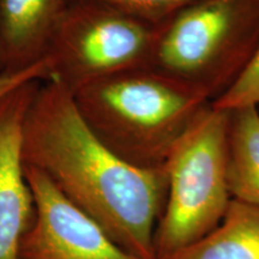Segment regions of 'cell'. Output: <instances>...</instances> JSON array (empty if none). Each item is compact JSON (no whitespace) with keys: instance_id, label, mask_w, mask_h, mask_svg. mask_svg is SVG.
Wrapping results in <instances>:
<instances>
[{"instance_id":"cell-1","label":"cell","mask_w":259,"mask_h":259,"mask_svg":"<svg viewBox=\"0 0 259 259\" xmlns=\"http://www.w3.org/2000/svg\"><path fill=\"white\" fill-rule=\"evenodd\" d=\"M22 157L25 167L46 176L122 250L139 259H155V229L167 198L166 168H141L112 153L56 76L32 90Z\"/></svg>"},{"instance_id":"cell-2","label":"cell","mask_w":259,"mask_h":259,"mask_svg":"<svg viewBox=\"0 0 259 259\" xmlns=\"http://www.w3.org/2000/svg\"><path fill=\"white\" fill-rule=\"evenodd\" d=\"M93 134L134 166L163 168L196 116L210 101L154 66L113 74L72 93Z\"/></svg>"},{"instance_id":"cell-3","label":"cell","mask_w":259,"mask_h":259,"mask_svg":"<svg viewBox=\"0 0 259 259\" xmlns=\"http://www.w3.org/2000/svg\"><path fill=\"white\" fill-rule=\"evenodd\" d=\"M258 52L259 0H196L160 25L151 66L212 102Z\"/></svg>"},{"instance_id":"cell-4","label":"cell","mask_w":259,"mask_h":259,"mask_svg":"<svg viewBox=\"0 0 259 259\" xmlns=\"http://www.w3.org/2000/svg\"><path fill=\"white\" fill-rule=\"evenodd\" d=\"M228 111L208 103L164 164L167 198L154 235L155 259H170L222 221L232 202L227 178Z\"/></svg>"},{"instance_id":"cell-5","label":"cell","mask_w":259,"mask_h":259,"mask_svg":"<svg viewBox=\"0 0 259 259\" xmlns=\"http://www.w3.org/2000/svg\"><path fill=\"white\" fill-rule=\"evenodd\" d=\"M160 25L92 0H69L46 57L56 76L76 92L87 84L151 66Z\"/></svg>"},{"instance_id":"cell-6","label":"cell","mask_w":259,"mask_h":259,"mask_svg":"<svg viewBox=\"0 0 259 259\" xmlns=\"http://www.w3.org/2000/svg\"><path fill=\"white\" fill-rule=\"evenodd\" d=\"M24 174L36 216L22 242L19 259H139L116 245L41 171L24 166Z\"/></svg>"},{"instance_id":"cell-7","label":"cell","mask_w":259,"mask_h":259,"mask_svg":"<svg viewBox=\"0 0 259 259\" xmlns=\"http://www.w3.org/2000/svg\"><path fill=\"white\" fill-rule=\"evenodd\" d=\"M31 83L0 102V259H19L36 208L24 174L23 122L35 85Z\"/></svg>"},{"instance_id":"cell-8","label":"cell","mask_w":259,"mask_h":259,"mask_svg":"<svg viewBox=\"0 0 259 259\" xmlns=\"http://www.w3.org/2000/svg\"><path fill=\"white\" fill-rule=\"evenodd\" d=\"M69 0H0V42L6 70H19L46 57Z\"/></svg>"},{"instance_id":"cell-9","label":"cell","mask_w":259,"mask_h":259,"mask_svg":"<svg viewBox=\"0 0 259 259\" xmlns=\"http://www.w3.org/2000/svg\"><path fill=\"white\" fill-rule=\"evenodd\" d=\"M227 178L232 199L259 208V108L228 111Z\"/></svg>"},{"instance_id":"cell-10","label":"cell","mask_w":259,"mask_h":259,"mask_svg":"<svg viewBox=\"0 0 259 259\" xmlns=\"http://www.w3.org/2000/svg\"><path fill=\"white\" fill-rule=\"evenodd\" d=\"M170 259H259V208L232 199L213 231Z\"/></svg>"},{"instance_id":"cell-11","label":"cell","mask_w":259,"mask_h":259,"mask_svg":"<svg viewBox=\"0 0 259 259\" xmlns=\"http://www.w3.org/2000/svg\"><path fill=\"white\" fill-rule=\"evenodd\" d=\"M121 10L148 23L161 25L196 0H92Z\"/></svg>"},{"instance_id":"cell-12","label":"cell","mask_w":259,"mask_h":259,"mask_svg":"<svg viewBox=\"0 0 259 259\" xmlns=\"http://www.w3.org/2000/svg\"><path fill=\"white\" fill-rule=\"evenodd\" d=\"M259 103V52L245 73L227 92L211 102L221 109L238 108Z\"/></svg>"},{"instance_id":"cell-13","label":"cell","mask_w":259,"mask_h":259,"mask_svg":"<svg viewBox=\"0 0 259 259\" xmlns=\"http://www.w3.org/2000/svg\"><path fill=\"white\" fill-rule=\"evenodd\" d=\"M52 76L51 61L47 57L36 64L19 70H5L0 72V102L25 85L41 82Z\"/></svg>"},{"instance_id":"cell-14","label":"cell","mask_w":259,"mask_h":259,"mask_svg":"<svg viewBox=\"0 0 259 259\" xmlns=\"http://www.w3.org/2000/svg\"><path fill=\"white\" fill-rule=\"evenodd\" d=\"M6 70V58H5V53L4 50H3L2 42H0V72Z\"/></svg>"},{"instance_id":"cell-15","label":"cell","mask_w":259,"mask_h":259,"mask_svg":"<svg viewBox=\"0 0 259 259\" xmlns=\"http://www.w3.org/2000/svg\"><path fill=\"white\" fill-rule=\"evenodd\" d=\"M257 106H258V108H259V103H258V105H257Z\"/></svg>"}]
</instances>
